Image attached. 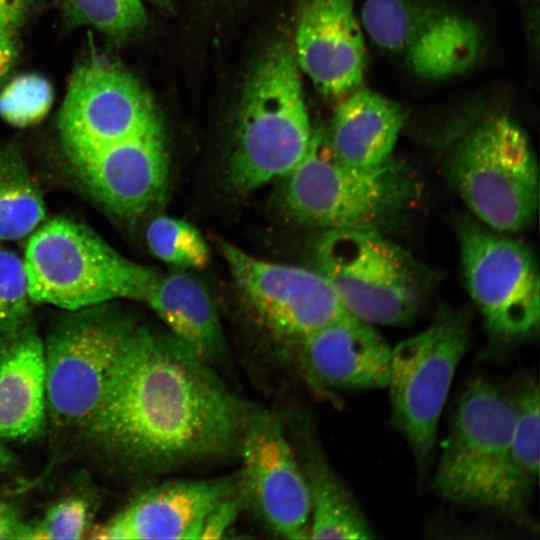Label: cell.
<instances>
[{"label": "cell", "instance_id": "obj_1", "mask_svg": "<svg viewBox=\"0 0 540 540\" xmlns=\"http://www.w3.org/2000/svg\"><path fill=\"white\" fill-rule=\"evenodd\" d=\"M255 407L171 333L134 324L84 433L121 470L149 477L237 452Z\"/></svg>", "mask_w": 540, "mask_h": 540}, {"label": "cell", "instance_id": "obj_2", "mask_svg": "<svg viewBox=\"0 0 540 540\" xmlns=\"http://www.w3.org/2000/svg\"><path fill=\"white\" fill-rule=\"evenodd\" d=\"M514 406L492 382L471 379L458 400L432 489L459 505L489 509L526 521L532 488L511 455Z\"/></svg>", "mask_w": 540, "mask_h": 540}, {"label": "cell", "instance_id": "obj_3", "mask_svg": "<svg viewBox=\"0 0 540 540\" xmlns=\"http://www.w3.org/2000/svg\"><path fill=\"white\" fill-rule=\"evenodd\" d=\"M283 178L282 212L297 224L326 230L382 232L401 220L418 196V182L406 164L393 156L373 167L346 164L315 130L306 155Z\"/></svg>", "mask_w": 540, "mask_h": 540}, {"label": "cell", "instance_id": "obj_4", "mask_svg": "<svg viewBox=\"0 0 540 540\" xmlns=\"http://www.w3.org/2000/svg\"><path fill=\"white\" fill-rule=\"evenodd\" d=\"M313 131L294 50L276 42L257 60L242 91L229 184L246 193L283 178L306 155Z\"/></svg>", "mask_w": 540, "mask_h": 540}, {"label": "cell", "instance_id": "obj_5", "mask_svg": "<svg viewBox=\"0 0 540 540\" xmlns=\"http://www.w3.org/2000/svg\"><path fill=\"white\" fill-rule=\"evenodd\" d=\"M33 304L77 311L116 299L145 302L161 275L113 249L87 226L69 218L44 221L23 258Z\"/></svg>", "mask_w": 540, "mask_h": 540}, {"label": "cell", "instance_id": "obj_6", "mask_svg": "<svg viewBox=\"0 0 540 540\" xmlns=\"http://www.w3.org/2000/svg\"><path fill=\"white\" fill-rule=\"evenodd\" d=\"M448 181L486 227L516 233L539 204L537 157L525 130L505 115L481 119L457 136L444 160Z\"/></svg>", "mask_w": 540, "mask_h": 540}, {"label": "cell", "instance_id": "obj_7", "mask_svg": "<svg viewBox=\"0 0 540 540\" xmlns=\"http://www.w3.org/2000/svg\"><path fill=\"white\" fill-rule=\"evenodd\" d=\"M315 257L344 309L372 325L409 324L433 285L426 267L378 231L326 230Z\"/></svg>", "mask_w": 540, "mask_h": 540}, {"label": "cell", "instance_id": "obj_8", "mask_svg": "<svg viewBox=\"0 0 540 540\" xmlns=\"http://www.w3.org/2000/svg\"><path fill=\"white\" fill-rule=\"evenodd\" d=\"M471 339V312L441 308L430 325L391 349V421L407 440L419 475L429 468L439 419Z\"/></svg>", "mask_w": 540, "mask_h": 540}, {"label": "cell", "instance_id": "obj_9", "mask_svg": "<svg viewBox=\"0 0 540 540\" xmlns=\"http://www.w3.org/2000/svg\"><path fill=\"white\" fill-rule=\"evenodd\" d=\"M70 312L43 340L46 409L56 427L85 431L134 324L100 305Z\"/></svg>", "mask_w": 540, "mask_h": 540}, {"label": "cell", "instance_id": "obj_10", "mask_svg": "<svg viewBox=\"0 0 540 540\" xmlns=\"http://www.w3.org/2000/svg\"><path fill=\"white\" fill-rule=\"evenodd\" d=\"M458 237L465 284L492 339L509 344L537 335L540 282L530 248L467 218Z\"/></svg>", "mask_w": 540, "mask_h": 540}, {"label": "cell", "instance_id": "obj_11", "mask_svg": "<svg viewBox=\"0 0 540 540\" xmlns=\"http://www.w3.org/2000/svg\"><path fill=\"white\" fill-rule=\"evenodd\" d=\"M159 127L152 99L131 72L97 54L77 63L58 116L69 160Z\"/></svg>", "mask_w": 540, "mask_h": 540}, {"label": "cell", "instance_id": "obj_12", "mask_svg": "<svg viewBox=\"0 0 540 540\" xmlns=\"http://www.w3.org/2000/svg\"><path fill=\"white\" fill-rule=\"evenodd\" d=\"M245 305L282 350L291 352L306 335L347 311L318 271L258 259L217 241Z\"/></svg>", "mask_w": 540, "mask_h": 540}, {"label": "cell", "instance_id": "obj_13", "mask_svg": "<svg viewBox=\"0 0 540 540\" xmlns=\"http://www.w3.org/2000/svg\"><path fill=\"white\" fill-rule=\"evenodd\" d=\"M237 453L247 507L273 535L308 539L309 489L284 421L275 412L256 406L247 420Z\"/></svg>", "mask_w": 540, "mask_h": 540}, {"label": "cell", "instance_id": "obj_14", "mask_svg": "<svg viewBox=\"0 0 540 540\" xmlns=\"http://www.w3.org/2000/svg\"><path fill=\"white\" fill-rule=\"evenodd\" d=\"M69 161L93 197L122 219L140 217L166 195L169 161L162 127Z\"/></svg>", "mask_w": 540, "mask_h": 540}, {"label": "cell", "instance_id": "obj_15", "mask_svg": "<svg viewBox=\"0 0 540 540\" xmlns=\"http://www.w3.org/2000/svg\"><path fill=\"white\" fill-rule=\"evenodd\" d=\"M391 349L372 324L347 312L303 337L290 353L307 385L330 394L387 387Z\"/></svg>", "mask_w": 540, "mask_h": 540}, {"label": "cell", "instance_id": "obj_16", "mask_svg": "<svg viewBox=\"0 0 540 540\" xmlns=\"http://www.w3.org/2000/svg\"><path fill=\"white\" fill-rule=\"evenodd\" d=\"M240 487L239 471L226 476L170 480L151 486L104 524L90 529L89 538L199 539L206 516Z\"/></svg>", "mask_w": 540, "mask_h": 540}, {"label": "cell", "instance_id": "obj_17", "mask_svg": "<svg viewBox=\"0 0 540 540\" xmlns=\"http://www.w3.org/2000/svg\"><path fill=\"white\" fill-rule=\"evenodd\" d=\"M294 55L325 97L341 98L363 82L367 51L353 0H310L301 14Z\"/></svg>", "mask_w": 540, "mask_h": 540}, {"label": "cell", "instance_id": "obj_18", "mask_svg": "<svg viewBox=\"0 0 540 540\" xmlns=\"http://www.w3.org/2000/svg\"><path fill=\"white\" fill-rule=\"evenodd\" d=\"M46 419L44 343L31 319L0 334V438L35 439Z\"/></svg>", "mask_w": 540, "mask_h": 540}, {"label": "cell", "instance_id": "obj_19", "mask_svg": "<svg viewBox=\"0 0 540 540\" xmlns=\"http://www.w3.org/2000/svg\"><path fill=\"white\" fill-rule=\"evenodd\" d=\"M168 332L213 367L227 362V341L206 286L185 271L160 275L145 302Z\"/></svg>", "mask_w": 540, "mask_h": 540}, {"label": "cell", "instance_id": "obj_20", "mask_svg": "<svg viewBox=\"0 0 540 540\" xmlns=\"http://www.w3.org/2000/svg\"><path fill=\"white\" fill-rule=\"evenodd\" d=\"M405 118L397 102L369 89L355 90L334 109L326 140L340 161L377 166L393 156Z\"/></svg>", "mask_w": 540, "mask_h": 540}, {"label": "cell", "instance_id": "obj_21", "mask_svg": "<svg viewBox=\"0 0 540 540\" xmlns=\"http://www.w3.org/2000/svg\"><path fill=\"white\" fill-rule=\"evenodd\" d=\"M295 435L294 447L311 500L309 538H375L363 511L325 459L308 425L298 426Z\"/></svg>", "mask_w": 540, "mask_h": 540}, {"label": "cell", "instance_id": "obj_22", "mask_svg": "<svg viewBox=\"0 0 540 540\" xmlns=\"http://www.w3.org/2000/svg\"><path fill=\"white\" fill-rule=\"evenodd\" d=\"M484 34L471 18L440 9L405 49L407 68L422 80L459 76L481 59Z\"/></svg>", "mask_w": 540, "mask_h": 540}, {"label": "cell", "instance_id": "obj_23", "mask_svg": "<svg viewBox=\"0 0 540 540\" xmlns=\"http://www.w3.org/2000/svg\"><path fill=\"white\" fill-rule=\"evenodd\" d=\"M46 218L19 141L0 142V244L31 235Z\"/></svg>", "mask_w": 540, "mask_h": 540}, {"label": "cell", "instance_id": "obj_24", "mask_svg": "<svg viewBox=\"0 0 540 540\" xmlns=\"http://www.w3.org/2000/svg\"><path fill=\"white\" fill-rule=\"evenodd\" d=\"M440 9L425 0H366L361 23L378 47L389 52H404Z\"/></svg>", "mask_w": 540, "mask_h": 540}, {"label": "cell", "instance_id": "obj_25", "mask_svg": "<svg viewBox=\"0 0 540 540\" xmlns=\"http://www.w3.org/2000/svg\"><path fill=\"white\" fill-rule=\"evenodd\" d=\"M70 26H90L117 41L143 30L148 21L141 0H54Z\"/></svg>", "mask_w": 540, "mask_h": 540}, {"label": "cell", "instance_id": "obj_26", "mask_svg": "<svg viewBox=\"0 0 540 540\" xmlns=\"http://www.w3.org/2000/svg\"><path fill=\"white\" fill-rule=\"evenodd\" d=\"M145 237L154 256L175 267L203 269L210 261L201 233L184 220L158 216L149 223Z\"/></svg>", "mask_w": 540, "mask_h": 540}, {"label": "cell", "instance_id": "obj_27", "mask_svg": "<svg viewBox=\"0 0 540 540\" xmlns=\"http://www.w3.org/2000/svg\"><path fill=\"white\" fill-rule=\"evenodd\" d=\"M539 388L534 380L521 384L514 396V421L511 435L513 463L533 488L539 474Z\"/></svg>", "mask_w": 540, "mask_h": 540}, {"label": "cell", "instance_id": "obj_28", "mask_svg": "<svg viewBox=\"0 0 540 540\" xmlns=\"http://www.w3.org/2000/svg\"><path fill=\"white\" fill-rule=\"evenodd\" d=\"M54 100L53 86L38 73H24L10 79L0 91V117L24 128L40 123Z\"/></svg>", "mask_w": 540, "mask_h": 540}, {"label": "cell", "instance_id": "obj_29", "mask_svg": "<svg viewBox=\"0 0 540 540\" xmlns=\"http://www.w3.org/2000/svg\"><path fill=\"white\" fill-rule=\"evenodd\" d=\"M92 506L82 495L53 503L42 517L26 522L22 540H76L90 531Z\"/></svg>", "mask_w": 540, "mask_h": 540}, {"label": "cell", "instance_id": "obj_30", "mask_svg": "<svg viewBox=\"0 0 540 540\" xmlns=\"http://www.w3.org/2000/svg\"><path fill=\"white\" fill-rule=\"evenodd\" d=\"M32 305L23 259L0 248V334L31 320Z\"/></svg>", "mask_w": 540, "mask_h": 540}, {"label": "cell", "instance_id": "obj_31", "mask_svg": "<svg viewBox=\"0 0 540 540\" xmlns=\"http://www.w3.org/2000/svg\"><path fill=\"white\" fill-rule=\"evenodd\" d=\"M244 508H247V500L241 485L237 492L223 499L206 516L199 539L224 537Z\"/></svg>", "mask_w": 540, "mask_h": 540}, {"label": "cell", "instance_id": "obj_32", "mask_svg": "<svg viewBox=\"0 0 540 540\" xmlns=\"http://www.w3.org/2000/svg\"><path fill=\"white\" fill-rule=\"evenodd\" d=\"M26 522L10 502L0 499V539L22 540Z\"/></svg>", "mask_w": 540, "mask_h": 540}, {"label": "cell", "instance_id": "obj_33", "mask_svg": "<svg viewBox=\"0 0 540 540\" xmlns=\"http://www.w3.org/2000/svg\"><path fill=\"white\" fill-rule=\"evenodd\" d=\"M18 55L17 32L0 30V86L12 71Z\"/></svg>", "mask_w": 540, "mask_h": 540}, {"label": "cell", "instance_id": "obj_34", "mask_svg": "<svg viewBox=\"0 0 540 540\" xmlns=\"http://www.w3.org/2000/svg\"><path fill=\"white\" fill-rule=\"evenodd\" d=\"M29 0H0V30L18 32L22 25Z\"/></svg>", "mask_w": 540, "mask_h": 540}, {"label": "cell", "instance_id": "obj_35", "mask_svg": "<svg viewBox=\"0 0 540 540\" xmlns=\"http://www.w3.org/2000/svg\"><path fill=\"white\" fill-rule=\"evenodd\" d=\"M15 462L13 453L3 443V439L0 438V474L10 470Z\"/></svg>", "mask_w": 540, "mask_h": 540}, {"label": "cell", "instance_id": "obj_36", "mask_svg": "<svg viewBox=\"0 0 540 540\" xmlns=\"http://www.w3.org/2000/svg\"><path fill=\"white\" fill-rule=\"evenodd\" d=\"M148 1L163 9H170L171 4H172L171 0H148Z\"/></svg>", "mask_w": 540, "mask_h": 540}]
</instances>
